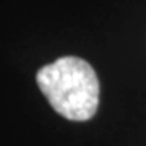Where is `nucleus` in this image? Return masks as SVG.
Segmentation results:
<instances>
[{
	"mask_svg": "<svg viewBox=\"0 0 146 146\" xmlns=\"http://www.w3.org/2000/svg\"><path fill=\"white\" fill-rule=\"evenodd\" d=\"M37 84L52 109L75 122L89 120L99 104V81L93 67L78 57H62L37 72Z\"/></svg>",
	"mask_w": 146,
	"mask_h": 146,
	"instance_id": "f257e3e1",
	"label": "nucleus"
}]
</instances>
